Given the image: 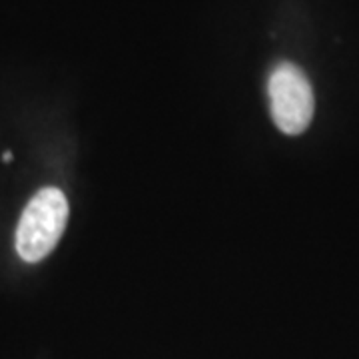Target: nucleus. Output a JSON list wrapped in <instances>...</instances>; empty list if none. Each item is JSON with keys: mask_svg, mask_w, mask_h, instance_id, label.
<instances>
[{"mask_svg": "<svg viewBox=\"0 0 359 359\" xmlns=\"http://www.w3.org/2000/svg\"><path fill=\"white\" fill-rule=\"evenodd\" d=\"M68 222V202L58 188H42L26 204L16 228V252L28 264H39L60 242Z\"/></svg>", "mask_w": 359, "mask_h": 359, "instance_id": "nucleus-1", "label": "nucleus"}, {"mask_svg": "<svg viewBox=\"0 0 359 359\" xmlns=\"http://www.w3.org/2000/svg\"><path fill=\"white\" fill-rule=\"evenodd\" d=\"M269 110L276 126L287 136L306 132L313 110V88L306 72L292 62H280L271 70L268 80Z\"/></svg>", "mask_w": 359, "mask_h": 359, "instance_id": "nucleus-2", "label": "nucleus"}, {"mask_svg": "<svg viewBox=\"0 0 359 359\" xmlns=\"http://www.w3.org/2000/svg\"><path fill=\"white\" fill-rule=\"evenodd\" d=\"M2 158H4V162H8V160L13 158V154H11V152H4V154H2Z\"/></svg>", "mask_w": 359, "mask_h": 359, "instance_id": "nucleus-3", "label": "nucleus"}]
</instances>
